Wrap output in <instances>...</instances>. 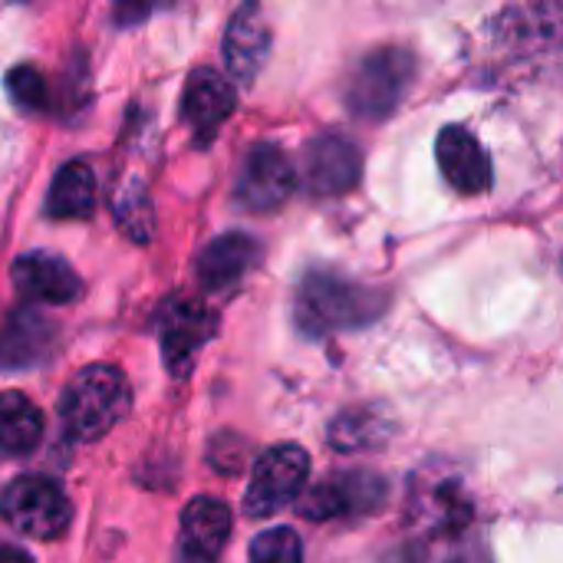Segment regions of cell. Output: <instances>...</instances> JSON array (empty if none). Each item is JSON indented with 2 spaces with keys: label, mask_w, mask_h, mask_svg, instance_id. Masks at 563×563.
Returning a JSON list of instances; mask_svg holds the SVG:
<instances>
[{
  "label": "cell",
  "mask_w": 563,
  "mask_h": 563,
  "mask_svg": "<svg viewBox=\"0 0 563 563\" xmlns=\"http://www.w3.org/2000/svg\"><path fill=\"white\" fill-rule=\"evenodd\" d=\"M132 389L122 369L96 363L79 369L59 396V422L76 442H96L125 419Z\"/></svg>",
  "instance_id": "cell-1"
},
{
  "label": "cell",
  "mask_w": 563,
  "mask_h": 563,
  "mask_svg": "<svg viewBox=\"0 0 563 563\" xmlns=\"http://www.w3.org/2000/svg\"><path fill=\"white\" fill-rule=\"evenodd\" d=\"M383 307V297L369 287L333 274H310L297 290V327L307 336L343 333L373 323Z\"/></svg>",
  "instance_id": "cell-2"
},
{
  "label": "cell",
  "mask_w": 563,
  "mask_h": 563,
  "mask_svg": "<svg viewBox=\"0 0 563 563\" xmlns=\"http://www.w3.org/2000/svg\"><path fill=\"white\" fill-rule=\"evenodd\" d=\"M3 521L33 541H56L69 528V501L63 488L43 475H20L0 495Z\"/></svg>",
  "instance_id": "cell-3"
},
{
  "label": "cell",
  "mask_w": 563,
  "mask_h": 563,
  "mask_svg": "<svg viewBox=\"0 0 563 563\" xmlns=\"http://www.w3.org/2000/svg\"><path fill=\"white\" fill-rule=\"evenodd\" d=\"M416 76V63L406 49H376L360 63L353 73L346 102L360 119H386L396 112L402 96L409 92V82Z\"/></svg>",
  "instance_id": "cell-4"
},
{
  "label": "cell",
  "mask_w": 563,
  "mask_h": 563,
  "mask_svg": "<svg viewBox=\"0 0 563 563\" xmlns=\"http://www.w3.org/2000/svg\"><path fill=\"white\" fill-rule=\"evenodd\" d=\"M310 455L300 445H274L267 449L251 472V485L244 495V511L251 518H271L307 488Z\"/></svg>",
  "instance_id": "cell-5"
},
{
  "label": "cell",
  "mask_w": 563,
  "mask_h": 563,
  "mask_svg": "<svg viewBox=\"0 0 563 563\" xmlns=\"http://www.w3.org/2000/svg\"><path fill=\"white\" fill-rule=\"evenodd\" d=\"M297 508L310 521H330L346 515H369L386 501V482L369 472H343L323 478L297 495Z\"/></svg>",
  "instance_id": "cell-6"
},
{
  "label": "cell",
  "mask_w": 563,
  "mask_h": 563,
  "mask_svg": "<svg viewBox=\"0 0 563 563\" xmlns=\"http://www.w3.org/2000/svg\"><path fill=\"white\" fill-rule=\"evenodd\" d=\"M158 336H162L165 369L175 379H185L198 360V350L214 336V313L198 300L175 297L165 303L158 317Z\"/></svg>",
  "instance_id": "cell-7"
},
{
  "label": "cell",
  "mask_w": 563,
  "mask_h": 563,
  "mask_svg": "<svg viewBox=\"0 0 563 563\" xmlns=\"http://www.w3.org/2000/svg\"><path fill=\"white\" fill-rule=\"evenodd\" d=\"M294 188H297V175H294L290 158L277 145H254L244 155L234 198L247 211L267 214V211H277L294 195Z\"/></svg>",
  "instance_id": "cell-8"
},
{
  "label": "cell",
  "mask_w": 563,
  "mask_h": 563,
  "mask_svg": "<svg viewBox=\"0 0 563 563\" xmlns=\"http://www.w3.org/2000/svg\"><path fill=\"white\" fill-rule=\"evenodd\" d=\"M234 86L218 73V69H195L185 82L181 92V119L191 129L198 145H208L214 139V132L228 122V115L234 112Z\"/></svg>",
  "instance_id": "cell-9"
},
{
  "label": "cell",
  "mask_w": 563,
  "mask_h": 563,
  "mask_svg": "<svg viewBox=\"0 0 563 563\" xmlns=\"http://www.w3.org/2000/svg\"><path fill=\"white\" fill-rule=\"evenodd\" d=\"M221 53H224L228 73L241 82H251L264 69L267 53H271V23L257 0H244L234 10L224 30Z\"/></svg>",
  "instance_id": "cell-10"
},
{
  "label": "cell",
  "mask_w": 563,
  "mask_h": 563,
  "mask_svg": "<svg viewBox=\"0 0 563 563\" xmlns=\"http://www.w3.org/2000/svg\"><path fill=\"white\" fill-rule=\"evenodd\" d=\"M13 287L20 290L23 300L33 303H49V307H66L82 297V280L79 274L56 254L36 251L23 254L13 264Z\"/></svg>",
  "instance_id": "cell-11"
},
{
  "label": "cell",
  "mask_w": 563,
  "mask_h": 563,
  "mask_svg": "<svg viewBox=\"0 0 563 563\" xmlns=\"http://www.w3.org/2000/svg\"><path fill=\"white\" fill-rule=\"evenodd\" d=\"M231 511L214 498H195L181 511L178 563H214L231 538Z\"/></svg>",
  "instance_id": "cell-12"
},
{
  "label": "cell",
  "mask_w": 563,
  "mask_h": 563,
  "mask_svg": "<svg viewBox=\"0 0 563 563\" xmlns=\"http://www.w3.org/2000/svg\"><path fill=\"white\" fill-rule=\"evenodd\" d=\"M363 175L360 148L343 135H320L307 145L303 178L313 195H343Z\"/></svg>",
  "instance_id": "cell-13"
},
{
  "label": "cell",
  "mask_w": 563,
  "mask_h": 563,
  "mask_svg": "<svg viewBox=\"0 0 563 563\" xmlns=\"http://www.w3.org/2000/svg\"><path fill=\"white\" fill-rule=\"evenodd\" d=\"M416 525L432 538H462L472 525V501L455 478H432L429 485H416L412 495Z\"/></svg>",
  "instance_id": "cell-14"
},
{
  "label": "cell",
  "mask_w": 563,
  "mask_h": 563,
  "mask_svg": "<svg viewBox=\"0 0 563 563\" xmlns=\"http://www.w3.org/2000/svg\"><path fill=\"white\" fill-rule=\"evenodd\" d=\"M435 155H439V168H442L445 181L459 195H482L492 185L488 155L468 129H462V125L442 129V135L435 142Z\"/></svg>",
  "instance_id": "cell-15"
},
{
  "label": "cell",
  "mask_w": 563,
  "mask_h": 563,
  "mask_svg": "<svg viewBox=\"0 0 563 563\" xmlns=\"http://www.w3.org/2000/svg\"><path fill=\"white\" fill-rule=\"evenodd\" d=\"M261 261V244L251 238V234H224V238H214L201 257H198V280L205 290L211 294H221V290H231L238 287Z\"/></svg>",
  "instance_id": "cell-16"
},
{
  "label": "cell",
  "mask_w": 563,
  "mask_h": 563,
  "mask_svg": "<svg viewBox=\"0 0 563 563\" xmlns=\"http://www.w3.org/2000/svg\"><path fill=\"white\" fill-rule=\"evenodd\" d=\"M56 327L36 310H16L0 330V369H30L53 353Z\"/></svg>",
  "instance_id": "cell-17"
},
{
  "label": "cell",
  "mask_w": 563,
  "mask_h": 563,
  "mask_svg": "<svg viewBox=\"0 0 563 563\" xmlns=\"http://www.w3.org/2000/svg\"><path fill=\"white\" fill-rule=\"evenodd\" d=\"M43 416L23 393H0V459H23L40 445Z\"/></svg>",
  "instance_id": "cell-18"
},
{
  "label": "cell",
  "mask_w": 563,
  "mask_h": 563,
  "mask_svg": "<svg viewBox=\"0 0 563 563\" xmlns=\"http://www.w3.org/2000/svg\"><path fill=\"white\" fill-rule=\"evenodd\" d=\"M92 205H96V178H92L89 165L79 158L66 162L53 175V185L46 195V211L63 221H82L92 214Z\"/></svg>",
  "instance_id": "cell-19"
},
{
  "label": "cell",
  "mask_w": 563,
  "mask_h": 563,
  "mask_svg": "<svg viewBox=\"0 0 563 563\" xmlns=\"http://www.w3.org/2000/svg\"><path fill=\"white\" fill-rule=\"evenodd\" d=\"M112 214L115 224L132 238V241H148L155 228V214L148 205V195L139 181H125L119 195H112Z\"/></svg>",
  "instance_id": "cell-20"
},
{
  "label": "cell",
  "mask_w": 563,
  "mask_h": 563,
  "mask_svg": "<svg viewBox=\"0 0 563 563\" xmlns=\"http://www.w3.org/2000/svg\"><path fill=\"white\" fill-rule=\"evenodd\" d=\"M303 544L294 528H271L254 538L251 544V563H300Z\"/></svg>",
  "instance_id": "cell-21"
},
{
  "label": "cell",
  "mask_w": 563,
  "mask_h": 563,
  "mask_svg": "<svg viewBox=\"0 0 563 563\" xmlns=\"http://www.w3.org/2000/svg\"><path fill=\"white\" fill-rule=\"evenodd\" d=\"M7 92L20 109H43L46 102V82L33 66H13L7 73Z\"/></svg>",
  "instance_id": "cell-22"
},
{
  "label": "cell",
  "mask_w": 563,
  "mask_h": 563,
  "mask_svg": "<svg viewBox=\"0 0 563 563\" xmlns=\"http://www.w3.org/2000/svg\"><path fill=\"white\" fill-rule=\"evenodd\" d=\"M0 563H33L20 548H0Z\"/></svg>",
  "instance_id": "cell-23"
}]
</instances>
